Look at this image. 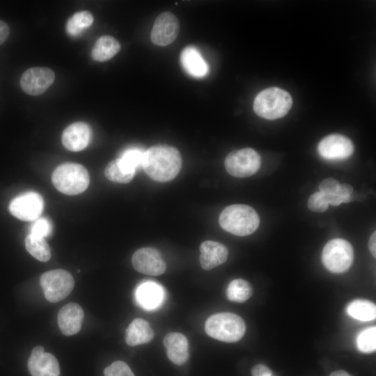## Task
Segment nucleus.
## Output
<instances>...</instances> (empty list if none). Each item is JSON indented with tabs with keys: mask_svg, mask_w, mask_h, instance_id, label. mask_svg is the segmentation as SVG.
<instances>
[{
	"mask_svg": "<svg viewBox=\"0 0 376 376\" xmlns=\"http://www.w3.org/2000/svg\"><path fill=\"white\" fill-rule=\"evenodd\" d=\"M182 159L179 151L167 145H157L144 152L143 168L154 180L167 182L180 170Z\"/></svg>",
	"mask_w": 376,
	"mask_h": 376,
	"instance_id": "nucleus-1",
	"label": "nucleus"
},
{
	"mask_svg": "<svg viewBox=\"0 0 376 376\" xmlns=\"http://www.w3.org/2000/svg\"><path fill=\"white\" fill-rule=\"evenodd\" d=\"M220 226L226 231L237 236L253 233L260 224L256 210L247 205L235 204L223 210L219 218Z\"/></svg>",
	"mask_w": 376,
	"mask_h": 376,
	"instance_id": "nucleus-2",
	"label": "nucleus"
},
{
	"mask_svg": "<svg viewBox=\"0 0 376 376\" xmlns=\"http://www.w3.org/2000/svg\"><path fill=\"white\" fill-rule=\"evenodd\" d=\"M292 104V97L286 91L278 87H269L256 95L253 110L261 118L275 120L285 116Z\"/></svg>",
	"mask_w": 376,
	"mask_h": 376,
	"instance_id": "nucleus-3",
	"label": "nucleus"
},
{
	"mask_svg": "<svg viewBox=\"0 0 376 376\" xmlns=\"http://www.w3.org/2000/svg\"><path fill=\"white\" fill-rule=\"evenodd\" d=\"M205 330L210 337L226 343L240 340L246 331L241 317L233 313H219L210 316L205 324Z\"/></svg>",
	"mask_w": 376,
	"mask_h": 376,
	"instance_id": "nucleus-4",
	"label": "nucleus"
},
{
	"mask_svg": "<svg viewBox=\"0 0 376 376\" xmlns=\"http://www.w3.org/2000/svg\"><path fill=\"white\" fill-rule=\"evenodd\" d=\"M52 180L55 187L61 193L77 195L84 191L89 185L87 170L81 164L65 163L53 172Z\"/></svg>",
	"mask_w": 376,
	"mask_h": 376,
	"instance_id": "nucleus-5",
	"label": "nucleus"
},
{
	"mask_svg": "<svg viewBox=\"0 0 376 376\" xmlns=\"http://www.w3.org/2000/svg\"><path fill=\"white\" fill-rule=\"evenodd\" d=\"M354 251L351 244L345 240L337 238L329 241L322 252L323 265L332 273H343L352 265Z\"/></svg>",
	"mask_w": 376,
	"mask_h": 376,
	"instance_id": "nucleus-6",
	"label": "nucleus"
},
{
	"mask_svg": "<svg viewBox=\"0 0 376 376\" xmlns=\"http://www.w3.org/2000/svg\"><path fill=\"white\" fill-rule=\"evenodd\" d=\"M40 285L46 299L52 303L65 298L72 292L75 281L72 276L64 269H54L43 273Z\"/></svg>",
	"mask_w": 376,
	"mask_h": 376,
	"instance_id": "nucleus-7",
	"label": "nucleus"
},
{
	"mask_svg": "<svg viewBox=\"0 0 376 376\" xmlns=\"http://www.w3.org/2000/svg\"><path fill=\"white\" fill-rule=\"evenodd\" d=\"M227 172L237 178H246L256 173L261 164L260 155L250 148L230 152L225 159Z\"/></svg>",
	"mask_w": 376,
	"mask_h": 376,
	"instance_id": "nucleus-8",
	"label": "nucleus"
},
{
	"mask_svg": "<svg viewBox=\"0 0 376 376\" xmlns=\"http://www.w3.org/2000/svg\"><path fill=\"white\" fill-rule=\"evenodd\" d=\"M42 197L29 191L15 197L9 205L10 213L23 221H34L40 217L43 210Z\"/></svg>",
	"mask_w": 376,
	"mask_h": 376,
	"instance_id": "nucleus-9",
	"label": "nucleus"
},
{
	"mask_svg": "<svg viewBox=\"0 0 376 376\" xmlns=\"http://www.w3.org/2000/svg\"><path fill=\"white\" fill-rule=\"evenodd\" d=\"M55 75L52 70L46 67H34L26 70L19 81L24 92L31 95L43 93L53 84Z\"/></svg>",
	"mask_w": 376,
	"mask_h": 376,
	"instance_id": "nucleus-10",
	"label": "nucleus"
},
{
	"mask_svg": "<svg viewBox=\"0 0 376 376\" xmlns=\"http://www.w3.org/2000/svg\"><path fill=\"white\" fill-rule=\"evenodd\" d=\"M318 150L320 156L326 159L342 160L352 155L354 146L347 136L333 134L320 141Z\"/></svg>",
	"mask_w": 376,
	"mask_h": 376,
	"instance_id": "nucleus-11",
	"label": "nucleus"
},
{
	"mask_svg": "<svg viewBox=\"0 0 376 376\" xmlns=\"http://www.w3.org/2000/svg\"><path fill=\"white\" fill-rule=\"evenodd\" d=\"M132 263L134 269L144 274L158 276L166 270V263L160 253L151 247L141 248L132 256Z\"/></svg>",
	"mask_w": 376,
	"mask_h": 376,
	"instance_id": "nucleus-12",
	"label": "nucleus"
},
{
	"mask_svg": "<svg viewBox=\"0 0 376 376\" xmlns=\"http://www.w3.org/2000/svg\"><path fill=\"white\" fill-rule=\"evenodd\" d=\"M28 368L31 376H59L60 367L56 358L44 352L41 345L35 347L28 360Z\"/></svg>",
	"mask_w": 376,
	"mask_h": 376,
	"instance_id": "nucleus-13",
	"label": "nucleus"
},
{
	"mask_svg": "<svg viewBox=\"0 0 376 376\" xmlns=\"http://www.w3.org/2000/svg\"><path fill=\"white\" fill-rule=\"evenodd\" d=\"M178 31L179 22L177 17L171 13H163L154 23L151 40L157 45L166 46L174 41Z\"/></svg>",
	"mask_w": 376,
	"mask_h": 376,
	"instance_id": "nucleus-14",
	"label": "nucleus"
},
{
	"mask_svg": "<svg viewBox=\"0 0 376 376\" xmlns=\"http://www.w3.org/2000/svg\"><path fill=\"white\" fill-rule=\"evenodd\" d=\"M135 297L137 304L141 308L147 311H153L162 306L166 295L164 289L161 285L153 281H146L136 288Z\"/></svg>",
	"mask_w": 376,
	"mask_h": 376,
	"instance_id": "nucleus-15",
	"label": "nucleus"
},
{
	"mask_svg": "<svg viewBox=\"0 0 376 376\" xmlns=\"http://www.w3.org/2000/svg\"><path fill=\"white\" fill-rule=\"evenodd\" d=\"M91 138V130L84 122H76L68 126L62 134V143L68 150L78 152L84 149Z\"/></svg>",
	"mask_w": 376,
	"mask_h": 376,
	"instance_id": "nucleus-16",
	"label": "nucleus"
},
{
	"mask_svg": "<svg viewBox=\"0 0 376 376\" xmlns=\"http://www.w3.org/2000/svg\"><path fill=\"white\" fill-rule=\"evenodd\" d=\"M84 313L81 307L76 303L63 306L58 313V324L65 336H72L79 331Z\"/></svg>",
	"mask_w": 376,
	"mask_h": 376,
	"instance_id": "nucleus-17",
	"label": "nucleus"
},
{
	"mask_svg": "<svg viewBox=\"0 0 376 376\" xmlns=\"http://www.w3.org/2000/svg\"><path fill=\"white\" fill-rule=\"evenodd\" d=\"M200 253V264L205 270L225 263L228 256V250L225 245L211 240L205 241L201 244Z\"/></svg>",
	"mask_w": 376,
	"mask_h": 376,
	"instance_id": "nucleus-18",
	"label": "nucleus"
},
{
	"mask_svg": "<svg viewBox=\"0 0 376 376\" xmlns=\"http://www.w3.org/2000/svg\"><path fill=\"white\" fill-rule=\"evenodd\" d=\"M169 359L176 365L184 364L189 359V343L182 334L171 332L163 340Z\"/></svg>",
	"mask_w": 376,
	"mask_h": 376,
	"instance_id": "nucleus-19",
	"label": "nucleus"
},
{
	"mask_svg": "<svg viewBox=\"0 0 376 376\" xmlns=\"http://www.w3.org/2000/svg\"><path fill=\"white\" fill-rule=\"evenodd\" d=\"M181 63L185 70L195 77H202L208 72V65L195 47H185L180 56Z\"/></svg>",
	"mask_w": 376,
	"mask_h": 376,
	"instance_id": "nucleus-20",
	"label": "nucleus"
},
{
	"mask_svg": "<svg viewBox=\"0 0 376 376\" xmlns=\"http://www.w3.org/2000/svg\"><path fill=\"white\" fill-rule=\"evenodd\" d=\"M154 331L150 324L142 318L132 321L125 331V338L127 345L136 346L150 341Z\"/></svg>",
	"mask_w": 376,
	"mask_h": 376,
	"instance_id": "nucleus-21",
	"label": "nucleus"
},
{
	"mask_svg": "<svg viewBox=\"0 0 376 376\" xmlns=\"http://www.w3.org/2000/svg\"><path fill=\"white\" fill-rule=\"evenodd\" d=\"M120 49L118 41L111 36H103L97 39L91 51L93 60L104 62L114 56Z\"/></svg>",
	"mask_w": 376,
	"mask_h": 376,
	"instance_id": "nucleus-22",
	"label": "nucleus"
},
{
	"mask_svg": "<svg viewBox=\"0 0 376 376\" xmlns=\"http://www.w3.org/2000/svg\"><path fill=\"white\" fill-rule=\"evenodd\" d=\"M346 312L350 316L358 320L370 321L375 318L376 306L370 301L355 299L347 305Z\"/></svg>",
	"mask_w": 376,
	"mask_h": 376,
	"instance_id": "nucleus-23",
	"label": "nucleus"
},
{
	"mask_svg": "<svg viewBox=\"0 0 376 376\" xmlns=\"http://www.w3.org/2000/svg\"><path fill=\"white\" fill-rule=\"evenodd\" d=\"M27 251L37 260L46 262L51 258L49 246L45 238L29 234L25 239Z\"/></svg>",
	"mask_w": 376,
	"mask_h": 376,
	"instance_id": "nucleus-24",
	"label": "nucleus"
},
{
	"mask_svg": "<svg viewBox=\"0 0 376 376\" xmlns=\"http://www.w3.org/2000/svg\"><path fill=\"white\" fill-rule=\"evenodd\" d=\"M253 293L251 284L242 279L233 280L228 285L226 296L230 301L242 303L249 299Z\"/></svg>",
	"mask_w": 376,
	"mask_h": 376,
	"instance_id": "nucleus-25",
	"label": "nucleus"
},
{
	"mask_svg": "<svg viewBox=\"0 0 376 376\" xmlns=\"http://www.w3.org/2000/svg\"><path fill=\"white\" fill-rule=\"evenodd\" d=\"M93 22V16L88 10L80 11L74 14L67 22L66 31L71 36L80 35Z\"/></svg>",
	"mask_w": 376,
	"mask_h": 376,
	"instance_id": "nucleus-26",
	"label": "nucleus"
},
{
	"mask_svg": "<svg viewBox=\"0 0 376 376\" xmlns=\"http://www.w3.org/2000/svg\"><path fill=\"white\" fill-rule=\"evenodd\" d=\"M105 176L111 181L119 183H128L134 178L135 173L126 170L119 159L109 162L104 171Z\"/></svg>",
	"mask_w": 376,
	"mask_h": 376,
	"instance_id": "nucleus-27",
	"label": "nucleus"
},
{
	"mask_svg": "<svg viewBox=\"0 0 376 376\" xmlns=\"http://www.w3.org/2000/svg\"><path fill=\"white\" fill-rule=\"evenodd\" d=\"M144 152L138 148L125 150L119 160L122 166L128 171L136 172V169L143 168Z\"/></svg>",
	"mask_w": 376,
	"mask_h": 376,
	"instance_id": "nucleus-28",
	"label": "nucleus"
},
{
	"mask_svg": "<svg viewBox=\"0 0 376 376\" xmlns=\"http://www.w3.org/2000/svg\"><path fill=\"white\" fill-rule=\"evenodd\" d=\"M357 347L362 352L370 353L376 349V328H366L357 336Z\"/></svg>",
	"mask_w": 376,
	"mask_h": 376,
	"instance_id": "nucleus-29",
	"label": "nucleus"
},
{
	"mask_svg": "<svg viewBox=\"0 0 376 376\" xmlns=\"http://www.w3.org/2000/svg\"><path fill=\"white\" fill-rule=\"evenodd\" d=\"M52 231L51 222L46 218L39 217L34 220L30 228V233L35 236L45 238Z\"/></svg>",
	"mask_w": 376,
	"mask_h": 376,
	"instance_id": "nucleus-30",
	"label": "nucleus"
},
{
	"mask_svg": "<svg viewBox=\"0 0 376 376\" xmlns=\"http://www.w3.org/2000/svg\"><path fill=\"white\" fill-rule=\"evenodd\" d=\"M307 206L311 211L323 212L327 210L329 203L326 196L322 192L318 191L310 196Z\"/></svg>",
	"mask_w": 376,
	"mask_h": 376,
	"instance_id": "nucleus-31",
	"label": "nucleus"
},
{
	"mask_svg": "<svg viewBox=\"0 0 376 376\" xmlns=\"http://www.w3.org/2000/svg\"><path fill=\"white\" fill-rule=\"evenodd\" d=\"M104 376H134L127 363L116 361L107 366L104 370Z\"/></svg>",
	"mask_w": 376,
	"mask_h": 376,
	"instance_id": "nucleus-32",
	"label": "nucleus"
},
{
	"mask_svg": "<svg viewBox=\"0 0 376 376\" xmlns=\"http://www.w3.org/2000/svg\"><path fill=\"white\" fill-rule=\"evenodd\" d=\"M340 182L332 178L324 179L319 185L320 192L326 196H333L337 194Z\"/></svg>",
	"mask_w": 376,
	"mask_h": 376,
	"instance_id": "nucleus-33",
	"label": "nucleus"
},
{
	"mask_svg": "<svg viewBox=\"0 0 376 376\" xmlns=\"http://www.w3.org/2000/svg\"><path fill=\"white\" fill-rule=\"evenodd\" d=\"M352 187L348 184H340L336 196L340 198L342 203H348L351 201V194L352 193Z\"/></svg>",
	"mask_w": 376,
	"mask_h": 376,
	"instance_id": "nucleus-34",
	"label": "nucleus"
},
{
	"mask_svg": "<svg viewBox=\"0 0 376 376\" xmlns=\"http://www.w3.org/2000/svg\"><path fill=\"white\" fill-rule=\"evenodd\" d=\"M252 376H272V371L263 364H258L251 369Z\"/></svg>",
	"mask_w": 376,
	"mask_h": 376,
	"instance_id": "nucleus-35",
	"label": "nucleus"
},
{
	"mask_svg": "<svg viewBox=\"0 0 376 376\" xmlns=\"http://www.w3.org/2000/svg\"><path fill=\"white\" fill-rule=\"evenodd\" d=\"M10 33L8 25L3 21L0 20V45L8 38Z\"/></svg>",
	"mask_w": 376,
	"mask_h": 376,
	"instance_id": "nucleus-36",
	"label": "nucleus"
},
{
	"mask_svg": "<svg viewBox=\"0 0 376 376\" xmlns=\"http://www.w3.org/2000/svg\"><path fill=\"white\" fill-rule=\"evenodd\" d=\"M375 240H376V233L374 232L372 233L370 239H369V241H368V246H369V249H370V253H372V255L373 256L374 258H375V256H376V251H375Z\"/></svg>",
	"mask_w": 376,
	"mask_h": 376,
	"instance_id": "nucleus-37",
	"label": "nucleus"
},
{
	"mask_svg": "<svg viewBox=\"0 0 376 376\" xmlns=\"http://www.w3.org/2000/svg\"><path fill=\"white\" fill-rule=\"evenodd\" d=\"M329 376H351V375L345 370H339L333 372Z\"/></svg>",
	"mask_w": 376,
	"mask_h": 376,
	"instance_id": "nucleus-38",
	"label": "nucleus"
},
{
	"mask_svg": "<svg viewBox=\"0 0 376 376\" xmlns=\"http://www.w3.org/2000/svg\"><path fill=\"white\" fill-rule=\"evenodd\" d=\"M272 376H274L273 375Z\"/></svg>",
	"mask_w": 376,
	"mask_h": 376,
	"instance_id": "nucleus-39",
	"label": "nucleus"
}]
</instances>
